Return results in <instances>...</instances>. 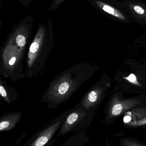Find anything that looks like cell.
Here are the masks:
<instances>
[{
  "label": "cell",
  "mask_w": 146,
  "mask_h": 146,
  "mask_svg": "<svg viewBox=\"0 0 146 146\" xmlns=\"http://www.w3.org/2000/svg\"><path fill=\"white\" fill-rule=\"evenodd\" d=\"M98 69L88 62L75 64L59 74L50 83L41 100L48 110L54 109L67 101L81 87L91 79Z\"/></svg>",
  "instance_id": "cell-1"
},
{
  "label": "cell",
  "mask_w": 146,
  "mask_h": 146,
  "mask_svg": "<svg viewBox=\"0 0 146 146\" xmlns=\"http://www.w3.org/2000/svg\"><path fill=\"white\" fill-rule=\"evenodd\" d=\"M54 46V39L51 26L40 25L29 46L27 58L26 76L31 78L42 71Z\"/></svg>",
  "instance_id": "cell-2"
},
{
  "label": "cell",
  "mask_w": 146,
  "mask_h": 146,
  "mask_svg": "<svg viewBox=\"0 0 146 146\" xmlns=\"http://www.w3.org/2000/svg\"><path fill=\"white\" fill-rule=\"evenodd\" d=\"M26 52L8 37L0 50V74L13 80L25 77L23 61Z\"/></svg>",
  "instance_id": "cell-3"
},
{
  "label": "cell",
  "mask_w": 146,
  "mask_h": 146,
  "mask_svg": "<svg viewBox=\"0 0 146 146\" xmlns=\"http://www.w3.org/2000/svg\"><path fill=\"white\" fill-rule=\"evenodd\" d=\"M96 110H86L76 105L61 125L56 136H64L72 131L78 132L86 128L93 120Z\"/></svg>",
  "instance_id": "cell-4"
},
{
  "label": "cell",
  "mask_w": 146,
  "mask_h": 146,
  "mask_svg": "<svg viewBox=\"0 0 146 146\" xmlns=\"http://www.w3.org/2000/svg\"><path fill=\"white\" fill-rule=\"evenodd\" d=\"M109 86L106 76L103 74L97 82L86 93L77 105L86 110H97L102 104Z\"/></svg>",
  "instance_id": "cell-5"
},
{
  "label": "cell",
  "mask_w": 146,
  "mask_h": 146,
  "mask_svg": "<svg viewBox=\"0 0 146 146\" xmlns=\"http://www.w3.org/2000/svg\"><path fill=\"white\" fill-rule=\"evenodd\" d=\"M73 108L67 110L40 129L29 146H44L48 144L59 131L61 125Z\"/></svg>",
  "instance_id": "cell-6"
},
{
  "label": "cell",
  "mask_w": 146,
  "mask_h": 146,
  "mask_svg": "<svg viewBox=\"0 0 146 146\" xmlns=\"http://www.w3.org/2000/svg\"><path fill=\"white\" fill-rule=\"evenodd\" d=\"M86 128L72 135L60 146H86L89 142V137L86 134Z\"/></svg>",
  "instance_id": "cell-7"
},
{
  "label": "cell",
  "mask_w": 146,
  "mask_h": 146,
  "mask_svg": "<svg viewBox=\"0 0 146 146\" xmlns=\"http://www.w3.org/2000/svg\"><path fill=\"white\" fill-rule=\"evenodd\" d=\"M0 96L3 99L10 104L15 102L18 98V94L16 90L12 87L7 85L5 81L3 80L0 76Z\"/></svg>",
  "instance_id": "cell-8"
},
{
  "label": "cell",
  "mask_w": 146,
  "mask_h": 146,
  "mask_svg": "<svg viewBox=\"0 0 146 146\" xmlns=\"http://www.w3.org/2000/svg\"><path fill=\"white\" fill-rule=\"evenodd\" d=\"M96 3L98 5V6L101 8L106 13L113 15L114 17L120 19H125V16L121 13H120L119 11L117 10L111 6L104 3L102 2L99 1H96Z\"/></svg>",
  "instance_id": "cell-9"
},
{
  "label": "cell",
  "mask_w": 146,
  "mask_h": 146,
  "mask_svg": "<svg viewBox=\"0 0 146 146\" xmlns=\"http://www.w3.org/2000/svg\"><path fill=\"white\" fill-rule=\"evenodd\" d=\"M120 146H146L140 141L131 137H124L119 140Z\"/></svg>",
  "instance_id": "cell-10"
},
{
  "label": "cell",
  "mask_w": 146,
  "mask_h": 146,
  "mask_svg": "<svg viewBox=\"0 0 146 146\" xmlns=\"http://www.w3.org/2000/svg\"><path fill=\"white\" fill-rule=\"evenodd\" d=\"M134 10L138 14L143 15L145 13V9L141 6L136 5L134 7Z\"/></svg>",
  "instance_id": "cell-11"
},
{
  "label": "cell",
  "mask_w": 146,
  "mask_h": 146,
  "mask_svg": "<svg viewBox=\"0 0 146 146\" xmlns=\"http://www.w3.org/2000/svg\"><path fill=\"white\" fill-rule=\"evenodd\" d=\"M9 122L8 121H3L0 123V130L5 129L9 127Z\"/></svg>",
  "instance_id": "cell-12"
},
{
  "label": "cell",
  "mask_w": 146,
  "mask_h": 146,
  "mask_svg": "<svg viewBox=\"0 0 146 146\" xmlns=\"http://www.w3.org/2000/svg\"><path fill=\"white\" fill-rule=\"evenodd\" d=\"M17 1L22 6L27 7V5H29L31 3L32 0H17Z\"/></svg>",
  "instance_id": "cell-13"
},
{
  "label": "cell",
  "mask_w": 146,
  "mask_h": 146,
  "mask_svg": "<svg viewBox=\"0 0 146 146\" xmlns=\"http://www.w3.org/2000/svg\"><path fill=\"white\" fill-rule=\"evenodd\" d=\"M127 79L131 82H134L136 80V77L133 74H131L128 77H127Z\"/></svg>",
  "instance_id": "cell-14"
},
{
  "label": "cell",
  "mask_w": 146,
  "mask_h": 146,
  "mask_svg": "<svg viewBox=\"0 0 146 146\" xmlns=\"http://www.w3.org/2000/svg\"><path fill=\"white\" fill-rule=\"evenodd\" d=\"M104 146H113L108 141L106 140Z\"/></svg>",
  "instance_id": "cell-15"
},
{
  "label": "cell",
  "mask_w": 146,
  "mask_h": 146,
  "mask_svg": "<svg viewBox=\"0 0 146 146\" xmlns=\"http://www.w3.org/2000/svg\"><path fill=\"white\" fill-rule=\"evenodd\" d=\"M1 25H2V21H1V20H0V28H1Z\"/></svg>",
  "instance_id": "cell-16"
},
{
  "label": "cell",
  "mask_w": 146,
  "mask_h": 146,
  "mask_svg": "<svg viewBox=\"0 0 146 146\" xmlns=\"http://www.w3.org/2000/svg\"><path fill=\"white\" fill-rule=\"evenodd\" d=\"M1 0H0V7H1Z\"/></svg>",
  "instance_id": "cell-17"
},
{
  "label": "cell",
  "mask_w": 146,
  "mask_h": 146,
  "mask_svg": "<svg viewBox=\"0 0 146 146\" xmlns=\"http://www.w3.org/2000/svg\"><path fill=\"white\" fill-rule=\"evenodd\" d=\"M63 1V0H57V1H59V2L60 3V2L62 1Z\"/></svg>",
  "instance_id": "cell-18"
},
{
  "label": "cell",
  "mask_w": 146,
  "mask_h": 146,
  "mask_svg": "<svg viewBox=\"0 0 146 146\" xmlns=\"http://www.w3.org/2000/svg\"><path fill=\"white\" fill-rule=\"evenodd\" d=\"M1 96H0V104H1Z\"/></svg>",
  "instance_id": "cell-19"
}]
</instances>
